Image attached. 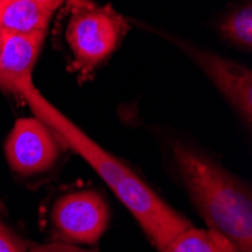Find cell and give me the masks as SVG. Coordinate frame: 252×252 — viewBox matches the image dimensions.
<instances>
[{
	"label": "cell",
	"instance_id": "14",
	"mask_svg": "<svg viewBox=\"0 0 252 252\" xmlns=\"http://www.w3.org/2000/svg\"><path fill=\"white\" fill-rule=\"evenodd\" d=\"M0 42H2V32H0Z\"/></svg>",
	"mask_w": 252,
	"mask_h": 252
},
{
	"label": "cell",
	"instance_id": "3",
	"mask_svg": "<svg viewBox=\"0 0 252 252\" xmlns=\"http://www.w3.org/2000/svg\"><path fill=\"white\" fill-rule=\"evenodd\" d=\"M110 207L95 188H74L58 193L44 212L52 242L94 246L110 225Z\"/></svg>",
	"mask_w": 252,
	"mask_h": 252
},
{
	"label": "cell",
	"instance_id": "2",
	"mask_svg": "<svg viewBox=\"0 0 252 252\" xmlns=\"http://www.w3.org/2000/svg\"><path fill=\"white\" fill-rule=\"evenodd\" d=\"M171 162L207 228L225 236L239 252H252V190L248 183L186 144L172 147Z\"/></svg>",
	"mask_w": 252,
	"mask_h": 252
},
{
	"label": "cell",
	"instance_id": "5",
	"mask_svg": "<svg viewBox=\"0 0 252 252\" xmlns=\"http://www.w3.org/2000/svg\"><path fill=\"white\" fill-rule=\"evenodd\" d=\"M62 142L56 133L36 117L15 121L5 142V157L14 175L39 180L50 175L62 156Z\"/></svg>",
	"mask_w": 252,
	"mask_h": 252
},
{
	"label": "cell",
	"instance_id": "12",
	"mask_svg": "<svg viewBox=\"0 0 252 252\" xmlns=\"http://www.w3.org/2000/svg\"><path fill=\"white\" fill-rule=\"evenodd\" d=\"M29 252H97L95 249H86L80 245H71L63 242H49L42 245H33Z\"/></svg>",
	"mask_w": 252,
	"mask_h": 252
},
{
	"label": "cell",
	"instance_id": "10",
	"mask_svg": "<svg viewBox=\"0 0 252 252\" xmlns=\"http://www.w3.org/2000/svg\"><path fill=\"white\" fill-rule=\"evenodd\" d=\"M222 35L242 49L252 47V8L246 5L231 15H228L220 25Z\"/></svg>",
	"mask_w": 252,
	"mask_h": 252
},
{
	"label": "cell",
	"instance_id": "13",
	"mask_svg": "<svg viewBox=\"0 0 252 252\" xmlns=\"http://www.w3.org/2000/svg\"><path fill=\"white\" fill-rule=\"evenodd\" d=\"M32 2H36V3H42V5H47L53 9H58L63 2H66V0H32Z\"/></svg>",
	"mask_w": 252,
	"mask_h": 252
},
{
	"label": "cell",
	"instance_id": "11",
	"mask_svg": "<svg viewBox=\"0 0 252 252\" xmlns=\"http://www.w3.org/2000/svg\"><path fill=\"white\" fill-rule=\"evenodd\" d=\"M33 245L9 223L5 213L0 210V252H29Z\"/></svg>",
	"mask_w": 252,
	"mask_h": 252
},
{
	"label": "cell",
	"instance_id": "4",
	"mask_svg": "<svg viewBox=\"0 0 252 252\" xmlns=\"http://www.w3.org/2000/svg\"><path fill=\"white\" fill-rule=\"evenodd\" d=\"M74 6L66 26V41L73 52L71 68L85 77L115 52L127 23L109 6H97L88 0Z\"/></svg>",
	"mask_w": 252,
	"mask_h": 252
},
{
	"label": "cell",
	"instance_id": "6",
	"mask_svg": "<svg viewBox=\"0 0 252 252\" xmlns=\"http://www.w3.org/2000/svg\"><path fill=\"white\" fill-rule=\"evenodd\" d=\"M181 49H185L202 68V71L210 77L223 97L233 104L251 126L252 118V74L251 70L230 59L216 56L215 53L201 50L193 45L177 41Z\"/></svg>",
	"mask_w": 252,
	"mask_h": 252
},
{
	"label": "cell",
	"instance_id": "7",
	"mask_svg": "<svg viewBox=\"0 0 252 252\" xmlns=\"http://www.w3.org/2000/svg\"><path fill=\"white\" fill-rule=\"evenodd\" d=\"M44 38L45 33H2L0 89L15 95L23 85L32 82L33 66L38 61Z\"/></svg>",
	"mask_w": 252,
	"mask_h": 252
},
{
	"label": "cell",
	"instance_id": "9",
	"mask_svg": "<svg viewBox=\"0 0 252 252\" xmlns=\"http://www.w3.org/2000/svg\"><path fill=\"white\" fill-rule=\"evenodd\" d=\"M158 252H239L225 236L215 230H202L193 225L178 233Z\"/></svg>",
	"mask_w": 252,
	"mask_h": 252
},
{
	"label": "cell",
	"instance_id": "8",
	"mask_svg": "<svg viewBox=\"0 0 252 252\" xmlns=\"http://www.w3.org/2000/svg\"><path fill=\"white\" fill-rule=\"evenodd\" d=\"M56 9L32 0H0V32L45 33Z\"/></svg>",
	"mask_w": 252,
	"mask_h": 252
},
{
	"label": "cell",
	"instance_id": "1",
	"mask_svg": "<svg viewBox=\"0 0 252 252\" xmlns=\"http://www.w3.org/2000/svg\"><path fill=\"white\" fill-rule=\"evenodd\" d=\"M15 97L25 101L32 113L47 124L65 148L73 150L95 171L142 228L151 245L160 251L192 222L168 204L126 162L104 150L45 98L33 82L23 85Z\"/></svg>",
	"mask_w": 252,
	"mask_h": 252
}]
</instances>
